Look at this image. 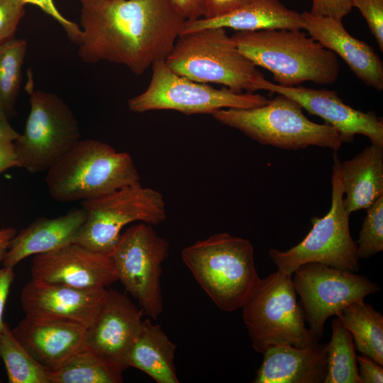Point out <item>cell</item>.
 <instances>
[{
    "label": "cell",
    "mask_w": 383,
    "mask_h": 383,
    "mask_svg": "<svg viewBox=\"0 0 383 383\" xmlns=\"http://www.w3.org/2000/svg\"><path fill=\"white\" fill-rule=\"evenodd\" d=\"M186 20L171 0H95L82 4L79 56L123 65L143 74L165 60Z\"/></svg>",
    "instance_id": "1"
},
{
    "label": "cell",
    "mask_w": 383,
    "mask_h": 383,
    "mask_svg": "<svg viewBox=\"0 0 383 383\" xmlns=\"http://www.w3.org/2000/svg\"><path fill=\"white\" fill-rule=\"evenodd\" d=\"M301 30H239L231 38L256 66L270 71L279 85L333 84L340 70L336 55Z\"/></svg>",
    "instance_id": "2"
},
{
    "label": "cell",
    "mask_w": 383,
    "mask_h": 383,
    "mask_svg": "<svg viewBox=\"0 0 383 383\" xmlns=\"http://www.w3.org/2000/svg\"><path fill=\"white\" fill-rule=\"evenodd\" d=\"M182 259L201 288L225 312L241 309L260 279L252 243L228 233L185 247Z\"/></svg>",
    "instance_id": "3"
},
{
    "label": "cell",
    "mask_w": 383,
    "mask_h": 383,
    "mask_svg": "<svg viewBox=\"0 0 383 383\" xmlns=\"http://www.w3.org/2000/svg\"><path fill=\"white\" fill-rule=\"evenodd\" d=\"M45 183L52 198L68 203L96 198L140 184L131 156L94 139L79 142L48 170Z\"/></svg>",
    "instance_id": "4"
},
{
    "label": "cell",
    "mask_w": 383,
    "mask_h": 383,
    "mask_svg": "<svg viewBox=\"0 0 383 383\" xmlns=\"http://www.w3.org/2000/svg\"><path fill=\"white\" fill-rule=\"evenodd\" d=\"M165 60L179 75L201 83L223 84L237 92L260 90L265 78L224 28L179 35Z\"/></svg>",
    "instance_id": "5"
},
{
    "label": "cell",
    "mask_w": 383,
    "mask_h": 383,
    "mask_svg": "<svg viewBox=\"0 0 383 383\" xmlns=\"http://www.w3.org/2000/svg\"><path fill=\"white\" fill-rule=\"evenodd\" d=\"M212 116L262 145L284 150L318 146L336 152L343 143L350 142L332 126L308 119L297 102L279 94L259 107L223 109Z\"/></svg>",
    "instance_id": "6"
},
{
    "label": "cell",
    "mask_w": 383,
    "mask_h": 383,
    "mask_svg": "<svg viewBox=\"0 0 383 383\" xmlns=\"http://www.w3.org/2000/svg\"><path fill=\"white\" fill-rule=\"evenodd\" d=\"M241 309L257 353L262 354L269 348L278 345L304 348L319 340L306 326L292 274L277 270L260 278Z\"/></svg>",
    "instance_id": "7"
},
{
    "label": "cell",
    "mask_w": 383,
    "mask_h": 383,
    "mask_svg": "<svg viewBox=\"0 0 383 383\" xmlns=\"http://www.w3.org/2000/svg\"><path fill=\"white\" fill-rule=\"evenodd\" d=\"M333 157L331 209L323 217L311 219L312 228L297 245L284 251L274 248L269 250L277 270L293 274L297 267L308 262H319L353 272L360 269L357 244L349 228L350 214L343 204L341 162L336 152Z\"/></svg>",
    "instance_id": "8"
},
{
    "label": "cell",
    "mask_w": 383,
    "mask_h": 383,
    "mask_svg": "<svg viewBox=\"0 0 383 383\" xmlns=\"http://www.w3.org/2000/svg\"><path fill=\"white\" fill-rule=\"evenodd\" d=\"M30 73L26 87L30 111L23 133L13 142L17 167L31 173L48 170L81 140L78 121L55 94L35 90Z\"/></svg>",
    "instance_id": "9"
},
{
    "label": "cell",
    "mask_w": 383,
    "mask_h": 383,
    "mask_svg": "<svg viewBox=\"0 0 383 383\" xmlns=\"http://www.w3.org/2000/svg\"><path fill=\"white\" fill-rule=\"evenodd\" d=\"M147 89L128 99L135 113L173 110L186 115L213 114L223 109H251L266 104L269 99L254 93L237 92L227 87L216 89L192 80L172 70L165 60L152 65Z\"/></svg>",
    "instance_id": "10"
},
{
    "label": "cell",
    "mask_w": 383,
    "mask_h": 383,
    "mask_svg": "<svg viewBox=\"0 0 383 383\" xmlns=\"http://www.w3.org/2000/svg\"><path fill=\"white\" fill-rule=\"evenodd\" d=\"M81 205L87 210V216L73 243L109 255L124 226L135 221L157 225L166 219L162 195L141 184L82 201Z\"/></svg>",
    "instance_id": "11"
},
{
    "label": "cell",
    "mask_w": 383,
    "mask_h": 383,
    "mask_svg": "<svg viewBox=\"0 0 383 383\" xmlns=\"http://www.w3.org/2000/svg\"><path fill=\"white\" fill-rule=\"evenodd\" d=\"M169 251L168 241L151 225L141 223L121 234L111 255L118 280L155 320L163 311L160 277Z\"/></svg>",
    "instance_id": "12"
},
{
    "label": "cell",
    "mask_w": 383,
    "mask_h": 383,
    "mask_svg": "<svg viewBox=\"0 0 383 383\" xmlns=\"http://www.w3.org/2000/svg\"><path fill=\"white\" fill-rule=\"evenodd\" d=\"M309 329L320 340L326 320L339 315L353 302L380 290L377 283L355 272L319 262L300 265L293 272Z\"/></svg>",
    "instance_id": "13"
},
{
    "label": "cell",
    "mask_w": 383,
    "mask_h": 383,
    "mask_svg": "<svg viewBox=\"0 0 383 383\" xmlns=\"http://www.w3.org/2000/svg\"><path fill=\"white\" fill-rule=\"evenodd\" d=\"M143 314L127 296L106 289L86 327L85 345L123 373L128 368L126 357L141 329Z\"/></svg>",
    "instance_id": "14"
},
{
    "label": "cell",
    "mask_w": 383,
    "mask_h": 383,
    "mask_svg": "<svg viewBox=\"0 0 383 383\" xmlns=\"http://www.w3.org/2000/svg\"><path fill=\"white\" fill-rule=\"evenodd\" d=\"M32 279L79 289H99L118 280L111 255L71 243L35 255Z\"/></svg>",
    "instance_id": "15"
},
{
    "label": "cell",
    "mask_w": 383,
    "mask_h": 383,
    "mask_svg": "<svg viewBox=\"0 0 383 383\" xmlns=\"http://www.w3.org/2000/svg\"><path fill=\"white\" fill-rule=\"evenodd\" d=\"M260 90L284 95L297 102L310 114L324 120L353 141L356 134L367 137L371 143L383 146V121L373 112H363L345 104L335 91L304 87H284L264 78Z\"/></svg>",
    "instance_id": "16"
},
{
    "label": "cell",
    "mask_w": 383,
    "mask_h": 383,
    "mask_svg": "<svg viewBox=\"0 0 383 383\" xmlns=\"http://www.w3.org/2000/svg\"><path fill=\"white\" fill-rule=\"evenodd\" d=\"M87 326L69 320L25 316L11 331L31 357L50 372L84 345Z\"/></svg>",
    "instance_id": "17"
},
{
    "label": "cell",
    "mask_w": 383,
    "mask_h": 383,
    "mask_svg": "<svg viewBox=\"0 0 383 383\" xmlns=\"http://www.w3.org/2000/svg\"><path fill=\"white\" fill-rule=\"evenodd\" d=\"M105 291L106 288L79 289L31 279L21 291V302L26 316L87 325Z\"/></svg>",
    "instance_id": "18"
},
{
    "label": "cell",
    "mask_w": 383,
    "mask_h": 383,
    "mask_svg": "<svg viewBox=\"0 0 383 383\" xmlns=\"http://www.w3.org/2000/svg\"><path fill=\"white\" fill-rule=\"evenodd\" d=\"M304 29L325 48L338 55L367 86L383 89V62L373 48L351 35L342 21L301 13Z\"/></svg>",
    "instance_id": "19"
},
{
    "label": "cell",
    "mask_w": 383,
    "mask_h": 383,
    "mask_svg": "<svg viewBox=\"0 0 383 383\" xmlns=\"http://www.w3.org/2000/svg\"><path fill=\"white\" fill-rule=\"evenodd\" d=\"M254 383H323L327 374V343L304 348L278 345L267 349Z\"/></svg>",
    "instance_id": "20"
},
{
    "label": "cell",
    "mask_w": 383,
    "mask_h": 383,
    "mask_svg": "<svg viewBox=\"0 0 383 383\" xmlns=\"http://www.w3.org/2000/svg\"><path fill=\"white\" fill-rule=\"evenodd\" d=\"M87 216V210L82 206L57 218L42 217L35 220L12 238L3 266L14 267L30 255L49 252L73 243Z\"/></svg>",
    "instance_id": "21"
},
{
    "label": "cell",
    "mask_w": 383,
    "mask_h": 383,
    "mask_svg": "<svg viewBox=\"0 0 383 383\" xmlns=\"http://www.w3.org/2000/svg\"><path fill=\"white\" fill-rule=\"evenodd\" d=\"M208 28H229L236 31L304 29V23L301 13L287 8L279 0H254L221 18L187 20L180 35Z\"/></svg>",
    "instance_id": "22"
},
{
    "label": "cell",
    "mask_w": 383,
    "mask_h": 383,
    "mask_svg": "<svg viewBox=\"0 0 383 383\" xmlns=\"http://www.w3.org/2000/svg\"><path fill=\"white\" fill-rule=\"evenodd\" d=\"M340 173L347 213L367 209L383 196V146L371 143L351 160L340 163Z\"/></svg>",
    "instance_id": "23"
},
{
    "label": "cell",
    "mask_w": 383,
    "mask_h": 383,
    "mask_svg": "<svg viewBox=\"0 0 383 383\" xmlns=\"http://www.w3.org/2000/svg\"><path fill=\"white\" fill-rule=\"evenodd\" d=\"M176 349L177 345L160 326L146 318L128 351L126 366L143 371L157 383H179L174 366Z\"/></svg>",
    "instance_id": "24"
},
{
    "label": "cell",
    "mask_w": 383,
    "mask_h": 383,
    "mask_svg": "<svg viewBox=\"0 0 383 383\" xmlns=\"http://www.w3.org/2000/svg\"><path fill=\"white\" fill-rule=\"evenodd\" d=\"M350 333L355 349L383 366V316L363 300L352 303L338 316Z\"/></svg>",
    "instance_id": "25"
},
{
    "label": "cell",
    "mask_w": 383,
    "mask_h": 383,
    "mask_svg": "<svg viewBox=\"0 0 383 383\" xmlns=\"http://www.w3.org/2000/svg\"><path fill=\"white\" fill-rule=\"evenodd\" d=\"M49 383H121L117 370L85 344L59 367L47 372Z\"/></svg>",
    "instance_id": "26"
},
{
    "label": "cell",
    "mask_w": 383,
    "mask_h": 383,
    "mask_svg": "<svg viewBox=\"0 0 383 383\" xmlns=\"http://www.w3.org/2000/svg\"><path fill=\"white\" fill-rule=\"evenodd\" d=\"M331 326V339L327 343V374L323 383H361L350 333L338 316L333 319Z\"/></svg>",
    "instance_id": "27"
},
{
    "label": "cell",
    "mask_w": 383,
    "mask_h": 383,
    "mask_svg": "<svg viewBox=\"0 0 383 383\" xmlns=\"http://www.w3.org/2000/svg\"><path fill=\"white\" fill-rule=\"evenodd\" d=\"M26 52L24 39L14 38L0 44V107L8 117L15 112Z\"/></svg>",
    "instance_id": "28"
},
{
    "label": "cell",
    "mask_w": 383,
    "mask_h": 383,
    "mask_svg": "<svg viewBox=\"0 0 383 383\" xmlns=\"http://www.w3.org/2000/svg\"><path fill=\"white\" fill-rule=\"evenodd\" d=\"M0 357L9 383H49L47 371L18 341L7 323L0 335Z\"/></svg>",
    "instance_id": "29"
},
{
    "label": "cell",
    "mask_w": 383,
    "mask_h": 383,
    "mask_svg": "<svg viewBox=\"0 0 383 383\" xmlns=\"http://www.w3.org/2000/svg\"><path fill=\"white\" fill-rule=\"evenodd\" d=\"M356 244L359 259L369 258L383 250V196L367 209Z\"/></svg>",
    "instance_id": "30"
},
{
    "label": "cell",
    "mask_w": 383,
    "mask_h": 383,
    "mask_svg": "<svg viewBox=\"0 0 383 383\" xmlns=\"http://www.w3.org/2000/svg\"><path fill=\"white\" fill-rule=\"evenodd\" d=\"M25 6L21 0H0V44L15 38Z\"/></svg>",
    "instance_id": "31"
},
{
    "label": "cell",
    "mask_w": 383,
    "mask_h": 383,
    "mask_svg": "<svg viewBox=\"0 0 383 383\" xmlns=\"http://www.w3.org/2000/svg\"><path fill=\"white\" fill-rule=\"evenodd\" d=\"M365 18L381 51L383 50V0H353Z\"/></svg>",
    "instance_id": "32"
},
{
    "label": "cell",
    "mask_w": 383,
    "mask_h": 383,
    "mask_svg": "<svg viewBox=\"0 0 383 383\" xmlns=\"http://www.w3.org/2000/svg\"><path fill=\"white\" fill-rule=\"evenodd\" d=\"M21 1L25 5L33 4L39 7L61 25L73 43L79 44L82 37L81 28L78 24L64 17L57 10L53 0H21Z\"/></svg>",
    "instance_id": "33"
},
{
    "label": "cell",
    "mask_w": 383,
    "mask_h": 383,
    "mask_svg": "<svg viewBox=\"0 0 383 383\" xmlns=\"http://www.w3.org/2000/svg\"><path fill=\"white\" fill-rule=\"evenodd\" d=\"M353 0H312L310 13L342 21L353 9Z\"/></svg>",
    "instance_id": "34"
},
{
    "label": "cell",
    "mask_w": 383,
    "mask_h": 383,
    "mask_svg": "<svg viewBox=\"0 0 383 383\" xmlns=\"http://www.w3.org/2000/svg\"><path fill=\"white\" fill-rule=\"evenodd\" d=\"M254 0H204L203 18L215 19L227 16Z\"/></svg>",
    "instance_id": "35"
},
{
    "label": "cell",
    "mask_w": 383,
    "mask_h": 383,
    "mask_svg": "<svg viewBox=\"0 0 383 383\" xmlns=\"http://www.w3.org/2000/svg\"><path fill=\"white\" fill-rule=\"evenodd\" d=\"M357 363L361 383L383 382L382 365L365 355L357 356Z\"/></svg>",
    "instance_id": "36"
},
{
    "label": "cell",
    "mask_w": 383,
    "mask_h": 383,
    "mask_svg": "<svg viewBox=\"0 0 383 383\" xmlns=\"http://www.w3.org/2000/svg\"><path fill=\"white\" fill-rule=\"evenodd\" d=\"M176 11L186 21L203 18L204 0H171Z\"/></svg>",
    "instance_id": "37"
},
{
    "label": "cell",
    "mask_w": 383,
    "mask_h": 383,
    "mask_svg": "<svg viewBox=\"0 0 383 383\" xmlns=\"http://www.w3.org/2000/svg\"><path fill=\"white\" fill-rule=\"evenodd\" d=\"M13 268L3 266L0 269V335L6 323L4 321V312L10 287L15 277Z\"/></svg>",
    "instance_id": "38"
},
{
    "label": "cell",
    "mask_w": 383,
    "mask_h": 383,
    "mask_svg": "<svg viewBox=\"0 0 383 383\" xmlns=\"http://www.w3.org/2000/svg\"><path fill=\"white\" fill-rule=\"evenodd\" d=\"M8 118L7 114L0 107V144L13 143L21 135L12 128Z\"/></svg>",
    "instance_id": "39"
},
{
    "label": "cell",
    "mask_w": 383,
    "mask_h": 383,
    "mask_svg": "<svg viewBox=\"0 0 383 383\" xmlns=\"http://www.w3.org/2000/svg\"><path fill=\"white\" fill-rule=\"evenodd\" d=\"M13 167H17L13 143L0 144V174Z\"/></svg>",
    "instance_id": "40"
},
{
    "label": "cell",
    "mask_w": 383,
    "mask_h": 383,
    "mask_svg": "<svg viewBox=\"0 0 383 383\" xmlns=\"http://www.w3.org/2000/svg\"><path fill=\"white\" fill-rule=\"evenodd\" d=\"M16 230L13 228H5L0 230V265L2 264L12 238L16 235Z\"/></svg>",
    "instance_id": "41"
},
{
    "label": "cell",
    "mask_w": 383,
    "mask_h": 383,
    "mask_svg": "<svg viewBox=\"0 0 383 383\" xmlns=\"http://www.w3.org/2000/svg\"><path fill=\"white\" fill-rule=\"evenodd\" d=\"M82 4H86V3H88V2H90V1H95V0H79Z\"/></svg>",
    "instance_id": "42"
}]
</instances>
